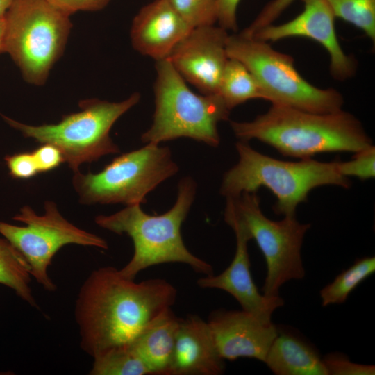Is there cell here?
<instances>
[{"mask_svg":"<svg viewBox=\"0 0 375 375\" xmlns=\"http://www.w3.org/2000/svg\"><path fill=\"white\" fill-rule=\"evenodd\" d=\"M177 290L162 278L139 283L112 266L101 267L82 284L75 303L80 347L94 358L128 347L156 317L173 306Z\"/></svg>","mask_w":375,"mask_h":375,"instance_id":"cell-1","label":"cell"},{"mask_svg":"<svg viewBox=\"0 0 375 375\" xmlns=\"http://www.w3.org/2000/svg\"><path fill=\"white\" fill-rule=\"evenodd\" d=\"M230 126L241 141L256 139L300 160L321 153H356L373 145L361 122L343 110L315 113L272 105L252 121H231Z\"/></svg>","mask_w":375,"mask_h":375,"instance_id":"cell-2","label":"cell"},{"mask_svg":"<svg viewBox=\"0 0 375 375\" xmlns=\"http://www.w3.org/2000/svg\"><path fill=\"white\" fill-rule=\"evenodd\" d=\"M174 206L166 212L151 215L140 204L126 206L110 215H100L95 223L116 234H126L133 240L134 252L129 262L119 269L120 274L135 280L143 269L168 262L188 265L197 273L213 274L210 264L192 253L185 247L181 228L194 202L197 183L185 176L178 184Z\"/></svg>","mask_w":375,"mask_h":375,"instance_id":"cell-3","label":"cell"},{"mask_svg":"<svg viewBox=\"0 0 375 375\" xmlns=\"http://www.w3.org/2000/svg\"><path fill=\"white\" fill-rule=\"evenodd\" d=\"M238 162L223 176L220 194L226 198L268 188L276 197L273 206L276 214L296 216L299 204L307 200L309 192L322 185L349 188V178L338 169V161L320 162L312 158L298 161L276 159L253 149L248 142L235 144Z\"/></svg>","mask_w":375,"mask_h":375,"instance_id":"cell-4","label":"cell"},{"mask_svg":"<svg viewBox=\"0 0 375 375\" xmlns=\"http://www.w3.org/2000/svg\"><path fill=\"white\" fill-rule=\"evenodd\" d=\"M155 110L151 126L141 136L145 143L188 138L217 147L218 124L229 118L231 110L219 94H197L168 59L156 61Z\"/></svg>","mask_w":375,"mask_h":375,"instance_id":"cell-5","label":"cell"},{"mask_svg":"<svg viewBox=\"0 0 375 375\" xmlns=\"http://www.w3.org/2000/svg\"><path fill=\"white\" fill-rule=\"evenodd\" d=\"M4 18L3 52L27 82L43 85L63 53L72 26L69 15L48 0H12Z\"/></svg>","mask_w":375,"mask_h":375,"instance_id":"cell-6","label":"cell"},{"mask_svg":"<svg viewBox=\"0 0 375 375\" xmlns=\"http://www.w3.org/2000/svg\"><path fill=\"white\" fill-rule=\"evenodd\" d=\"M226 51L229 58L238 60L249 69L264 100L272 105L315 113L342 110L344 98L338 90L310 84L298 72L292 56L276 51L268 42L240 32L228 35Z\"/></svg>","mask_w":375,"mask_h":375,"instance_id":"cell-7","label":"cell"},{"mask_svg":"<svg viewBox=\"0 0 375 375\" xmlns=\"http://www.w3.org/2000/svg\"><path fill=\"white\" fill-rule=\"evenodd\" d=\"M140 99L138 92L119 102L85 99L79 103V112L64 115L56 124L31 126L3 117L24 137L58 148L64 162L75 172L79 171L83 163L120 151L111 139L110 131L115 122Z\"/></svg>","mask_w":375,"mask_h":375,"instance_id":"cell-8","label":"cell"},{"mask_svg":"<svg viewBox=\"0 0 375 375\" xmlns=\"http://www.w3.org/2000/svg\"><path fill=\"white\" fill-rule=\"evenodd\" d=\"M178 172L168 147L147 143L115 158L97 174L75 172L72 183L83 204L126 206L146 202V195Z\"/></svg>","mask_w":375,"mask_h":375,"instance_id":"cell-9","label":"cell"},{"mask_svg":"<svg viewBox=\"0 0 375 375\" xmlns=\"http://www.w3.org/2000/svg\"><path fill=\"white\" fill-rule=\"evenodd\" d=\"M224 220L241 224L254 239L266 262L267 274L262 288L269 297L279 296L281 287L305 276L301 247L310 224L300 223L296 216L280 221L267 217L260 207L257 192H244L226 198Z\"/></svg>","mask_w":375,"mask_h":375,"instance_id":"cell-10","label":"cell"},{"mask_svg":"<svg viewBox=\"0 0 375 375\" xmlns=\"http://www.w3.org/2000/svg\"><path fill=\"white\" fill-rule=\"evenodd\" d=\"M44 210V214L39 215L29 206H24L12 219L26 226L0 221V234L24 257L31 277L45 290L53 292L56 285L48 274V268L63 246L74 244L107 249L108 244L101 237L67 221L54 202L46 201Z\"/></svg>","mask_w":375,"mask_h":375,"instance_id":"cell-11","label":"cell"},{"mask_svg":"<svg viewBox=\"0 0 375 375\" xmlns=\"http://www.w3.org/2000/svg\"><path fill=\"white\" fill-rule=\"evenodd\" d=\"M228 35V31L219 25L193 28L167 59L184 80L202 94H217L229 58L226 51Z\"/></svg>","mask_w":375,"mask_h":375,"instance_id":"cell-12","label":"cell"},{"mask_svg":"<svg viewBox=\"0 0 375 375\" xmlns=\"http://www.w3.org/2000/svg\"><path fill=\"white\" fill-rule=\"evenodd\" d=\"M301 1L303 10L296 17L282 24H270L250 37L267 42L292 37L310 38L328 53L333 78L344 81L353 76L357 69L356 59L347 55L339 42L335 29V17L326 0Z\"/></svg>","mask_w":375,"mask_h":375,"instance_id":"cell-13","label":"cell"},{"mask_svg":"<svg viewBox=\"0 0 375 375\" xmlns=\"http://www.w3.org/2000/svg\"><path fill=\"white\" fill-rule=\"evenodd\" d=\"M219 354L224 360L254 358L265 362L278 328L245 310L219 309L208 321Z\"/></svg>","mask_w":375,"mask_h":375,"instance_id":"cell-14","label":"cell"},{"mask_svg":"<svg viewBox=\"0 0 375 375\" xmlns=\"http://www.w3.org/2000/svg\"><path fill=\"white\" fill-rule=\"evenodd\" d=\"M236 237V250L229 266L221 274L205 275L197 283L201 288L219 289L232 295L245 310L264 322H272L274 312L284 305L280 296L269 297L260 293L251 271L247 243L251 237L247 230L236 222L227 223Z\"/></svg>","mask_w":375,"mask_h":375,"instance_id":"cell-15","label":"cell"},{"mask_svg":"<svg viewBox=\"0 0 375 375\" xmlns=\"http://www.w3.org/2000/svg\"><path fill=\"white\" fill-rule=\"evenodd\" d=\"M192 28L167 0H153L134 17L131 41L140 53L158 61L167 59Z\"/></svg>","mask_w":375,"mask_h":375,"instance_id":"cell-16","label":"cell"},{"mask_svg":"<svg viewBox=\"0 0 375 375\" xmlns=\"http://www.w3.org/2000/svg\"><path fill=\"white\" fill-rule=\"evenodd\" d=\"M224 369L208 322L194 315L181 318L168 375H219Z\"/></svg>","mask_w":375,"mask_h":375,"instance_id":"cell-17","label":"cell"},{"mask_svg":"<svg viewBox=\"0 0 375 375\" xmlns=\"http://www.w3.org/2000/svg\"><path fill=\"white\" fill-rule=\"evenodd\" d=\"M181 318L171 308L153 319L128 346L150 375H168Z\"/></svg>","mask_w":375,"mask_h":375,"instance_id":"cell-18","label":"cell"},{"mask_svg":"<svg viewBox=\"0 0 375 375\" xmlns=\"http://www.w3.org/2000/svg\"><path fill=\"white\" fill-rule=\"evenodd\" d=\"M264 362L276 375H327L322 358L313 347L278 328Z\"/></svg>","mask_w":375,"mask_h":375,"instance_id":"cell-19","label":"cell"},{"mask_svg":"<svg viewBox=\"0 0 375 375\" xmlns=\"http://www.w3.org/2000/svg\"><path fill=\"white\" fill-rule=\"evenodd\" d=\"M217 94L231 110L251 99H264L262 91L249 69L238 60L229 58L224 69Z\"/></svg>","mask_w":375,"mask_h":375,"instance_id":"cell-20","label":"cell"},{"mask_svg":"<svg viewBox=\"0 0 375 375\" xmlns=\"http://www.w3.org/2000/svg\"><path fill=\"white\" fill-rule=\"evenodd\" d=\"M30 266L20 252L5 238H0V284L12 289L31 306L38 308L30 287Z\"/></svg>","mask_w":375,"mask_h":375,"instance_id":"cell-21","label":"cell"},{"mask_svg":"<svg viewBox=\"0 0 375 375\" xmlns=\"http://www.w3.org/2000/svg\"><path fill=\"white\" fill-rule=\"evenodd\" d=\"M374 272V256L357 259L320 290L322 306L344 303L350 293Z\"/></svg>","mask_w":375,"mask_h":375,"instance_id":"cell-22","label":"cell"},{"mask_svg":"<svg viewBox=\"0 0 375 375\" xmlns=\"http://www.w3.org/2000/svg\"><path fill=\"white\" fill-rule=\"evenodd\" d=\"M93 359L91 375H150L144 362L128 347L109 349Z\"/></svg>","mask_w":375,"mask_h":375,"instance_id":"cell-23","label":"cell"},{"mask_svg":"<svg viewBox=\"0 0 375 375\" xmlns=\"http://www.w3.org/2000/svg\"><path fill=\"white\" fill-rule=\"evenodd\" d=\"M335 17L361 29L374 44L375 0H326Z\"/></svg>","mask_w":375,"mask_h":375,"instance_id":"cell-24","label":"cell"},{"mask_svg":"<svg viewBox=\"0 0 375 375\" xmlns=\"http://www.w3.org/2000/svg\"><path fill=\"white\" fill-rule=\"evenodd\" d=\"M192 27L217 22V0H167Z\"/></svg>","mask_w":375,"mask_h":375,"instance_id":"cell-25","label":"cell"},{"mask_svg":"<svg viewBox=\"0 0 375 375\" xmlns=\"http://www.w3.org/2000/svg\"><path fill=\"white\" fill-rule=\"evenodd\" d=\"M348 161H338L339 173L348 178L353 176L362 181L375 176V147L373 145L354 153Z\"/></svg>","mask_w":375,"mask_h":375,"instance_id":"cell-26","label":"cell"},{"mask_svg":"<svg viewBox=\"0 0 375 375\" xmlns=\"http://www.w3.org/2000/svg\"><path fill=\"white\" fill-rule=\"evenodd\" d=\"M327 375H374L375 366L356 363L340 353H331L322 358Z\"/></svg>","mask_w":375,"mask_h":375,"instance_id":"cell-27","label":"cell"},{"mask_svg":"<svg viewBox=\"0 0 375 375\" xmlns=\"http://www.w3.org/2000/svg\"><path fill=\"white\" fill-rule=\"evenodd\" d=\"M10 175L17 179H28L38 174L32 152H20L4 158Z\"/></svg>","mask_w":375,"mask_h":375,"instance_id":"cell-28","label":"cell"},{"mask_svg":"<svg viewBox=\"0 0 375 375\" xmlns=\"http://www.w3.org/2000/svg\"><path fill=\"white\" fill-rule=\"evenodd\" d=\"M294 0H272L268 3L253 22L245 29L241 31L243 34L251 36L260 29L267 26L277 19L281 13Z\"/></svg>","mask_w":375,"mask_h":375,"instance_id":"cell-29","label":"cell"},{"mask_svg":"<svg viewBox=\"0 0 375 375\" xmlns=\"http://www.w3.org/2000/svg\"><path fill=\"white\" fill-rule=\"evenodd\" d=\"M32 153L38 173L51 171L64 162L59 149L50 144H41Z\"/></svg>","mask_w":375,"mask_h":375,"instance_id":"cell-30","label":"cell"},{"mask_svg":"<svg viewBox=\"0 0 375 375\" xmlns=\"http://www.w3.org/2000/svg\"><path fill=\"white\" fill-rule=\"evenodd\" d=\"M240 0H217V24L228 31H236L237 9Z\"/></svg>","mask_w":375,"mask_h":375,"instance_id":"cell-31","label":"cell"},{"mask_svg":"<svg viewBox=\"0 0 375 375\" xmlns=\"http://www.w3.org/2000/svg\"><path fill=\"white\" fill-rule=\"evenodd\" d=\"M69 15L78 11H94L103 8L110 0H48Z\"/></svg>","mask_w":375,"mask_h":375,"instance_id":"cell-32","label":"cell"},{"mask_svg":"<svg viewBox=\"0 0 375 375\" xmlns=\"http://www.w3.org/2000/svg\"><path fill=\"white\" fill-rule=\"evenodd\" d=\"M6 31V22L4 15L0 17V53L3 52V44Z\"/></svg>","mask_w":375,"mask_h":375,"instance_id":"cell-33","label":"cell"},{"mask_svg":"<svg viewBox=\"0 0 375 375\" xmlns=\"http://www.w3.org/2000/svg\"><path fill=\"white\" fill-rule=\"evenodd\" d=\"M12 0H0V17L3 16Z\"/></svg>","mask_w":375,"mask_h":375,"instance_id":"cell-34","label":"cell"}]
</instances>
